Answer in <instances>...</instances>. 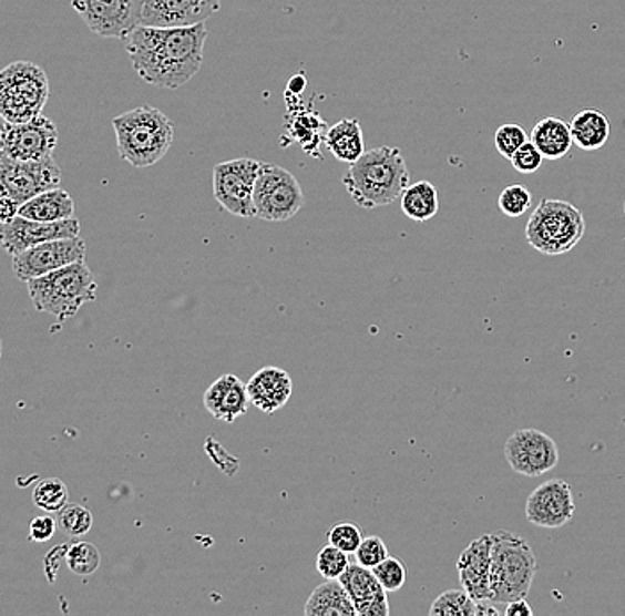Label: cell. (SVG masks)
Wrapping results in <instances>:
<instances>
[{"mask_svg": "<svg viewBox=\"0 0 625 616\" xmlns=\"http://www.w3.org/2000/svg\"><path fill=\"white\" fill-rule=\"evenodd\" d=\"M400 202H402V212L409 219L427 223L438 215L439 191L436 185L421 179L406 188Z\"/></svg>", "mask_w": 625, "mask_h": 616, "instance_id": "4316f807", "label": "cell"}, {"mask_svg": "<svg viewBox=\"0 0 625 616\" xmlns=\"http://www.w3.org/2000/svg\"><path fill=\"white\" fill-rule=\"evenodd\" d=\"M505 459L514 473L536 479L559 465L560 451L547 433L535 429L518 430L506 439Z\"/></svg>", "mask_w": 625, "mask_h": 616, "instance_id": "4fadbf2b", "label": "cell"}, {"mask_svg": "<svg viewBox=\"0 0 625 616\" xmlns=\"http://www.w3.org/2000/svg\"><path fill=\"white\" fill-rule=\"evenodd\" d=\"M221 0H146L143 25L152 28H191L214 17Z\"/></svg>", "mask_w": 625, "mask_h": 616, "instance_id": "e0dca14e", "label": "cell"}, {"mask_svg": "<svg viewBox=\"0 0 625 616\" xmlns=\"http://www.w3.org/2000/svg\"><path fill=\"white\" fill-rule=\"evenodd\" d=\"M327 541L345 553L356 554L362 542L361 527L352 523L336 524L327 535Z\"/></svg>", "mask_w": 625, "mask_h": 616, "instance_id": "8d00e7d4", "label": "cell"}, {"mask_svg": "<svg viewBox=\"0 0 625 616\" xmlns=\"http://www.w3.org/2000/svg\"><path fill=\"white\" fill-rule=\"evenodd\" d=\"M262 162L235 158L214 166V196L224 211L242 219L256 217L255 185Z\"/></svg>", "mask_w": 625, "mask_h": 616, "instance_id": "9c48e42d", "label": "cell"}, {"mask_svg": "<svg viewBox=\"0 0 625 616\" xmlns=\"http://www.w3.org/2000/svg\"><path fill=\"white\" fill-rule=\"evenodd\" d=\"M117 153L130 166H155L175 141L173 121L152 105H141L112 120Z\"/></svg>", "mask_w": 625, "mask_h": 616, "instance_id": "3957f363", "label": "cell"}, {"mask_svg": "<svg viewBox=\"0 0 625 616\" xmlns=\"http://www.w3.org/2000/svg\"><path fill=\"white\" fill-rule=\"evenodd\" d=\"M304 193L290 171L262 162L255 185L256 217L268 223H285L299 214Z\"/></svg>", "mask_w": 625, "mask_h": 616, "instance_id": "ba28073f", "label": "cell"}, {"mask_svg": "<svg viewBox=\"0 0 625 616\" xmlns=\"http://www.w3.org/2000/svg\"><path fill=\"white\" fill-rule=\"evenodd\" d=\"M506 616H532L533 609L530 604H527L526 598H518V600H512V603L506 604L505 607Z\"/></svg>", "mask_w": 625, "mask_h": 616, "instance_id": "b9f144b4", "label": "cell"}, {"mask_svg": "<svg viewBox=\"0 0 625 616\" xmlns=\"http://www.w3.org/2000/svg\"><path fill=\"white\" fill-rule=\"evenodd\" d=\"M304 85H306V79L303 75H295L290 82V91L294 93H300L304 90Z\"/></svg>", "mask_w": 625, "mask_h": 616, "instance_id": "7bdbcfd3", "label": "cell"}, {"mask_svg": "<svg viewBox=\"0 0 625 616\" xmlns=\"http://www.w3.org/2000/svg\"><path fill=\"white\" fill-rule=\"evenodd\" d=\"M432 616H479V603L465 589H448L430 606Z\"/></svg>", "mask_w": 625, "mask_h": 616, "instance_id": "f1b7e54d", "label": "cell"}, {"mask_svg": "<svg viewBox=\"0 0 625 616\" xmlns=\"http://www.w3.org/2000/svg\"><path fill=\"white\" fill-rule=\"evenodd\" d=\"M19 215L41 223H58L75 217V203L64 188H50L20 206Z\"/></svg>", "mask_w": 625, "mask_h": 616, "instance_id": "603a6c76", "label": "cell"}, {"mask_svg": "<svg viewBox=\"0 0 625 616\" xmlns=\"http://www.w3.org/2000/svg\"><path fill=\"white\" fill-rule=\"evenodd\" d=\"M411 182L406 158L398 147H373L345 173L344 185L361 208H379L397 202Z\"/></svg>", "mask_w": 625, "mask_h": 616, "instance_id": "7a4b0ae2", "label": "cell"}, {"mask_svg": "<svg viewBox=\"0 0 625 616\" xmlns=\"http://www.w3.org/2000/svg\"><path fill=\"white\" fill-rule=\"evenodd\" d=\"M102 563L100 551L91 542H76L66 551V565L76 576H91Z\"/></svg>", "mask_w": 625, "mask_h": 616, "instance_id": "4dcf8cb0", "label": "cell"}, {"mask_svg": "<svg viewBox=\"0 0 625 616\" xmlns=\"http://www.w3.org/2000/svg\"><path fill=\"white\" fill-rule=\"evenodd\" d=\"M58 526L59 524L50 515L32 519L31 526H29V538L32 542H49L55 535Z\"/></svg>", "mask_w": 625, "mask_h": 616, "instance_id": "ab89813d", "label": "cell"}, {"mask_svg": "<svg viewBox=\"0 0 625 616\" xmlns=\"http://www.w3.org/2000/svg\"><path fill=\"white\" fill-rule=\"evenodd\" d=\"M585 233V215L563 199H542L526 224L527 244L547 256L565 255L583 240Z\"/></svg>", "mask_w": 625, "mask_h": 616, "instance_id": "8992f818", "label": "cell"}, {"mask_svg": "<svg viewBox=\"0 0 625 616\" xmlns=\"http://www.w3.org/2000/svg\"><path fill=\"white\" fill-rule=\"evenodd\" d=\"M527 141H530V135H527L526 130L521 125H515V123L501 125L496 130V135H494L498 153H500L501 157L509 158V161L514 157L519 147H523Z\"/></svg>", "mask_w": 625, "mask_h": 616, "instance_id": "e575fe53", "label": "cell"}, {"mask_svg": "<svg viewBox=\"0 0 625 616\" xmlns=\"http://www.w3.org/2000/svg\"><path fill=\"white\" fill-rule=\"evenodd\" d=\"M350 567L349 553L338 550L336 545H326L317 556V571L324 579H340Z\"/></svg>", "mask_w": 625, "mask_h": 616, "instance_id": "836d02e7", "label": "cell"}, {"mask_svg": "<svg viewBox=\"0 0 625 616\" xmlns=\"http://www.w3.org/2000/svg\"><path fill=\"white\" fill-rule=\"evenodd\" d=\"M146 0H72L82 22L100 38L125 40L141 25Z\"/></svg>", "mask_w": 625, "mask_h": 616, "instance_id": "8fae6325", "label": "cell"}, {"mask_svg": "<svg viewBox=\"0 0 625 616\" xmlns=\"http://www.w3.org/2000/svg\"><path fill=\"white\" fill-rule=\"evenodd\" d=\"M492 535L491 600L492 604H510L526 598L536 574V558L523 536L501 532Z\"/></svg>", "mask_w": 625, "mask_h": 616, "instance_id": "5b68a950", "label": "cell"}, {"mask_svg": "<svg viewBox=\"0 0 625 616\" xmlns=\"http://www.w3.org/2000/svg\"><path fill=\"white\" fill-rule=\"evenodd\" d=\"M59 530L66 536L88 535L93 527V514L85 506L66 505L58 515Z\"/></svg>", "mask_w": 625, "mask_h": 616, "instance_id": "1f68e13d", "label": "cell"}, {"mask_svg": "<svg viewBox=\"0 0 625 616\" xmlns=\"http://www.w3.org/2000/svg\"><path fill=\"white\" fill-rule=\"evenodd\" d=\"M327 150L340 162L354 164L367 153L365 150V135H362L361 123L354 117H345L338 121L331 129H327Z\"/></svg>", "mask_w": 625, "mask_h": 616, "instance_id": "d4e9b609", "label": "cell"}, {"mask_svg": "<svg viewBox=\"0 0 625 616\" xmlns=\"http://www.w3.org/2000/svg\"><path fill=\"white\" fill-rule=\"evenodd\" d=\"M208 31L191 28L139 25L125 38V50L137 75L153 88L178 90L203 66Z\"/></svg>", "mask_w": 625, "mask_h": 616, "instance_id": "6da1fadb", "label": "cell"}, {"mask_svg": "<svg viewBox=\"0 0 625 616\" xmlns=\"http://www.w3.org/2000/svg\"><path fill=\"white\" fill-rule=\"evenodd\" d=\"M306 616H356L358 609L354 606L349 592L341 585L340 579H326V583L312 589L308 603L304 607Z\"/></svg>", "mask_w": 625, "mask_h": 616, "instance_id": "7402d4cb", "label": "cell"}, {"mask_svg": "<svg viewBox=\"0 0 625 616\" xmlns=\"http://www.w3.org/2000/svg\"><path fill=\"white\" fill-rule=\"evenodd\" d=\"M0 184H2L0 188L2 194L22 206L38 194L59 187L61 170L54 157L47 161L23 162L0 155Z\"/></svg>", "mask_w": 625, "mask_h": 616, "instance_id": "30bf717a", "label": "cell"}, {"mask_svg": "<svg viewBox=\"0 0 625 616\" xmlns=\"http://www.w3.org/2000/svg\"><path fill=\"white\" fill-rule=\"evenodd\" d=\"M28 291L38 311L52 315L63 322L76 315L84 304L96 299L99 283L84 261H76L31 279L28 281Z\"/></svg>", "mask_w": 625, "mask_h": 616, "instance_id": "277c9868", "label": "cell"}, {"mask_svg": "<svg viewBox=\"0 0 625 616\" xmlns=\"http://www.w3.org/2000/svg\"><path fill=\"white\" fill-rule=\"evenodd\" d=\"M0 217H2V224L10 223L13 220L17 215H19L20 205L11 199V197L4 196L0 197Z\"/></svg>", "mask_w": 625, "mask_h": 616, "instance_id": "60d3db41", "label": "cell"}, {"mask_svg": "<svg viewBox=\"0 0 625 616\" xmlns=\"http://www.w3.org/2000/svg\"><path fill=\"white\" fill-rule=\"evenodd\" d=\"M203 403L215 420L233 423L237 418L246 414L249 407L247 384H244L237 376L226 373L206 389Z\"/></svg>", "mask_w": 625, "mask_h": 616, "instance_id": "44dd1931", "label": "cell"}, {"mask_svg": "<svg viewBox=\"0 0 625 616\" xmlns=\"http://www.w3.org/2000/svg\"><path fill=\"white\" fill-rule=\"evenodd\" d=\"M340 581L349 592L359 616L389 615L388 592L380 585L371 568L362 567L359 563L354 565L350 563V567Z\"/></svg>", "mask_w": 625, "mask_h": 616, "instance_id": "d6986e66", "label": "cell"}, {"mask_svg": "<svg viewBox=\"0 0 625 616\" xmlns=\"http://www.w3.org/2000/svg\"><path fill=\"white\" fill-rule=\"evenodd\" d=\"M376 574L380 585L385 586L386 592H398L406 585L407 568L406 563L400 558L388 556L385 562L379 563L377 567L371 568Z\"/></svg>", "mask_w": 625, "mask_h": 616, "instance_id": "d590c367", "label": "cell"}, {"mask_svg": "<svg viewBox=\"0 0 625 616\" xmlns=\"http://www.w3.org/2000/svg\"><path fill=\"white\" fill-rule=\"evenodd\" d=\"M32 500L47 514H59L68 505V487L59 479L41 480L32 492Z\"/></svg>", "mask_w": 625, "mask_h": 616, "instance_id": "f546056e", "label": "cell"}, {"mask_svg": "<svg viewBox=\"0 0 625 616\" xmlns=\"http://www.w3.org/2000/svg\"><path fill=\"white\" fill-rule=\"evenodd\" d=\"M572 141L583 152H595L607 143L612 134V123L607 120L604 112L597 109H585L580 114L572 117L571 123Z\"/></svg>", "mask_w": 625, "mask_h": 616, "instance_id": "484cf974", "label": "cell"}, {"mask_svg": "<svg viewBox=\"0 0 625 616\" xmlns=\"http://www.w3.org/2000/svg\"><path fill=\"white\" fill-rule=\"evenodd\" d=\"M286 132L295 143L303 146L309 155H318L320 143H326L327 126L322 117L315 111H297L294 116L286 117Z\"/></svg>", "mask_w": 625, "mask_h": 616, "instance_id": "83f0119b", "label": "cell"}, {"mask_svg": "<svg viewBox=\"0 0 625 616\" xmlns=\"http://www.w3.org/2000/svg\"><path fill=\"white\" fill-rule=\"evenodd\" d=\"M530 141L541 150L545 161H560L571 153L572 134L571 125L560 117H544L533 126Z\"/></svg>", "mask_w": 625, "mask_h": 616, "instance_id": "cb8c5ba5", "label": "cell"}, {"mask_svg": "<svg viewBox=\"0 0 625 616\" xmlns=\"http://www.w3.org/2000/svg\"><path fill=\"white\" fill-rule=\"evenodd\" d=\"M2 247L8 255L14 256L40 246L45 242L61 240V238H75L81 235V223L72 219L58 220V223H41V220L25 219L17 215L10 223L2 224Z\"/></svg>", "mask_w": 625, "mask_h": 616, "instance_id": "2e32d148", "label": "cell"}, {"mask_svg": "<svg viewBox=\"0 0 625 616\" xmlns=\"http://www.w3.org/2000/svg\"><path fill=\"white\" fill-rule=\"evenodd\" d=\"M498 206H500L501 214H505L510 219H518L530 211L532 193L524 185H509L501 191Z\"/></svg>", "mask_w": 625, "mask_h": 616, "instance_id": "d6a6232c", "label": "cell"}, {"mask_svg": "<svg viewBox=\"0 0 625 616\" xmlns=\"http://www.w3.org/2000/svg\"><path fill=\"white\" fill-rule=\"evenodd\" d=\"M2 155L14 161L37 162L54 157L58 147V126L49 117H34L28 123H10L2 125Z\"/></svg>", "mask_w": 625, "mask_h": 616, "instance_id": "7c38bea8", "label": "cell"}, {"mask_svg": "<svg viewBox=\"0 0 625 616\" xmlns=\"http://www.w3.org/2000/svg\"><path fill=\"white\" fill-rule=\"evenodd\" d=\"M388 545L380 536L371 535L367 538H362L359 550L356 551V559H358L359 565L367 568H373L379 565V563L385 562L388 558Z\"/></svg>", "mask_w": 625, "mask_h": 616, "instance_id": "74e56055", "label": "cell"}, {"mask_svg": "<svg viewBox=\"0 0 625 616\" xmlns=\"http://www.w3.org/2000/svg\"><path fill=\"white\" fill-rule=\"evenodd\" d=\"M45 70L29 61H17L0 73V114L10 123H28L41 116L49 102Z\"/></svg>", "mask_w": 625, "mask_h": 616, "instance_id": "52a82bcc", "label": "cell"}, {"mask_svg": "<svg viewBox=\"0 0 625 616\" xmlns=\"http://www.w3.org/2000/svg\"><path fill=\"white\" fill-rule=\"evenodd\" d=\"M85 253L88 247L81 237L45 242L14 255L13 273L20 281L28 283L76 261H84Z\"/></svg>", "mask_w": 625, "mask_h": 616, "instance_id": "5bb4252c", "label": "cell"}, {"mask_svg": "<svg viewBox=\"0 0 625 616\" xmlns=\"http://www.w3.org/2000/svg\"><path fill=\"white\" fill-rule=\"evenodd\" d=\"M545 158L541 150H539L532 141H527L523 147H519L514 157L510 158L512 167H514L518 173H521V175H532V173H536V171L541 170Z\"/></svg>", "mask_w": 625, "mask_h": 616, "instance_id": "f35d334b", "label": "cell"}, {"mask_svg": "<svg viewBox=\"0 0 625 616\" xmlns=\"http://www.w3.org/2000/svg\"><path fill=\"white\" fill-rule=\"evenodd\" d=\"M576 514L572 487L563 480L542 483L526 501V519L533 526L559 530L571 523Z\"/></svg>", "mask_w": 625, "mask_h": 616, "instance_id": "9a60e30c", "label": "cell"}, {"mask_svg": "<svg viewBox=\"0 0 625 616\" xmlns=\"http://www.w3.org/2000/svg\"><path fill=\"white\" fill-rule=\"evenodd\" d=\"M249 400L265 414H274L290 400L294 382L288 371L276 367H265L256 371L247 382Z\"/></svg>", "mask_w": 625, "mask_h": 616, "instance_id": "ffe728a7", "label": "cell"}, {"mask_svg": "<svg viewBox=\"0 0 625 616\" xmlns=\"http://www.w3.org/2000/svg\"><path fill=\"white\" fill-rule=\"evenodd\" d=\"M491 565L492 535L471 542L457 559L460 585L477 603L491 598Z\"/></svg>", "mask_w": 625, "mask_h": 616, "instance_id": "ac0fdd59", "label": "cell"}]
</instances>
